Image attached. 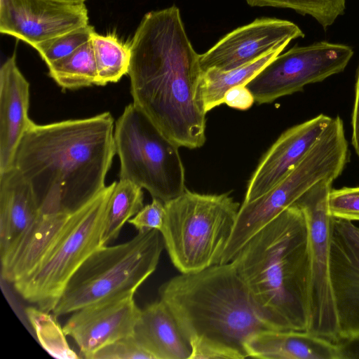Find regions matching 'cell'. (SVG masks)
<instances>
[{
  "label": "cell",
  "mask_w": 359,
  "mask_h": 359,
  "mask_svg": "<svg viewBox=\"0 0 359 359\" xmlns=\"http://www.w3.org/2000/svg\"><path fill=\"white\" fill-rule=\"evenodd\" d=\"M94 32V27L88 24L43 43L35 49L48 65L69 55L90 41Z\"/></svg>",
  "instance_id": "obj_28"
},
{
  "label": "cell",
  "mask_w": 359,
  "mask_h": 359,
  "mask_svg": "<svg viewBox=\"0 0 359 359\" xmlns=\"http://www.w3.org/2000/svg\"><path fill=\"white\" fill-rule=\"evenodd\" d=\"M85 1L0 0V32L34 48L88 23Z\"/></svg>",
  "instance_id": "obj_12"
},
{
  "label": "cell",
  "mask_w": 359,
  "mask_h": 359,
  "mask_svg": "<svg viewBox=\"0 0 359 359\" xmlns=\"http://www.w3.org/2000/svg\"><path fill=\"white\" fill-rule=\"evenodd\" d=\"M133 336L153 359H190L192 353L189 337L161 299L140 309Z\"/></svg>",
  "instance_id": "obj_18"
},
{
  "label": "cell",
  "mask_w": 359,
  "mask_h": 359,
  "mask_svg": "<svg viewBox=\"0 0 359 359\" xmlns=\"http://www.w3.org/2000/svg\"><path fill=\"white\" fill-rule=\"evenodd\" d=\"M133 103L178 147L205 142L200 55L176 6L146 13L130 42Z\"/></svg>",
  "instance_id": "obj_1"
},
{
  "label": "cell",
  "mask_w": 359,
  "mask_h": 359,
  "mask_svg": "<svg viewBox=\"0 0 359 359\" xmlns=\"http://www.w3.org/2000/svg\"><path fill=\"white\" fill-rule=\"evenodd\" d=\"M336 344L339 359H359V337L340 339Z\"/></svg>",
  "instance_id": "obj_34"
},
{
  "label": "cell",
  "mask_w": 359,
  "mask_h": 359,
  "mask_svg": "<svg viewBox=\"0 0 359 359\" xmlns=\"http://www.w3.org/2000/svg\"><path fill=\"white\" fill-rule=\"evenodd\" d=\"M330 215L334 218L359 222V187L332 189L328 198Z\"/></svg>",
  "instance_id": "obj_29"
},
{
  "label": "cell",
  "mask_w": 359,
  "mask_h": 359,
  "mask_svg": "<svg viewBox=\"0 0 359 359\" xmlns=\"http://www.w3.org/2000/svg\"><path fill=\"white\" fill-rule=\"evenodd\" d=\"M333 182H319L294 204L303 212L307 224L310 275L307 332L337 343L339 323L330 274L332 217L328 208Z\"/></svg>",
  "instance_id": "obj_10"
},
{
  "label": "cell",
  "mask_w": 359,
  "mask_h": 359,
  "mask_svg": "<svg viewBox=\"0 0 359 359\" xmlns=\"http://www.w3.org/2000/svg\"><path fill=\"white\" fill-rule=\"evenodd\" d=\"M153 359L129 336L109 344L94 353L89 359Z\"/></svg>",
  "instance_id": "obj_30"
},
{
  "label": "cell",
  "mask_w": 359,
  "mask_h": 359,
  "mask_svg": "<svg viewBox=\"0 0 359 359\" xmlns=\"http://www.w3.org/2000/svg\"><path fill=\"white\" fill-rule=\"evenodd\" d=\"M251 6L290 8L309 15L324 28L332 25L345 10L346 0H245Z\"/></svg>",
  "instance_id": "obj_27"
},
{
  "label": "cell",
  "mask_w": 359,
  "mask_h": 359,
  "mask_svg": "<svg viewBox=\"0 0 359 359\" xmlns=\"http://www.w3.org/2000/svg\"><path fill=\"white\" fill-rule=\"evenodd\" d=\"M114 127L108 111L44 125L32 121L13 168L30 185L41 212L72 214L106 187L116 154Z\"/></svg>",
  "instance_id": "obj_2"
},
{
  "label": "cell",
  "mask_w": 359,
  "mask_h": 359,
  "mask_svg": "<svg viewBox=\"0 0 359 359\" xmlns=\"http://www.w3.org/2000/svg\"><path fill=\"white\" fill-rule=\"evenodd\" d=\"M158 294L191 341L190 359L249 358L252 337L278 330L257 310L232 262L176 276Z\"/></svg>",
  "instance_id": "obj_3"
},
{
  "label": "cell",
  "mask_w": 359,
  "mask_h": 359,
  "mask_svg": "<svg viewBox=\"0 0 359 359\" xmlns=\"http://www.w3.org/2000/svg\"><path fill=\"white\" fill-rule=\"evenodd\" d=\"M67 1H85L86 0H67Z\"/></svg>",
  "instance_id": "obj_35"
},
{
  "label": "cell",
  "mask_w": 359,
  "mask_h": 359,
  "mask_svg": "<svg viewBox=\"0 0 359 359\" xmlns=\"http://www.w3.org/2000/svg\"><path fill=\"white\" fill-rule=\"evenodd\" d=\"M39 212L34 194L14 168L0 173V258L15 248Z\"/></svg>",
  "instance_id": "obj_20"
},
{
  "label": "cell",
  "mask_w": 359,
  "mask_h": 359,
  "mask_svg": "<svg viewBox=\"0 0 359 359\" xmlns=\"http://www.w3.org/2000/svg\"><path fill=\"white\" fill-rule=\"evenodd\" d=\"M349 159L344 121L337 116L332 118L305 156L280 182L256 199L242 203L219 264L231 262L254 235L317 183L337 180Z\"/></svg>",
  "instance_id": "obj_6"
},
{
  "label": "cell",
  "mask_w": 359,
  "mask_h": 359,
  "mask_svg": "<svg viewBox=\"0 0 359 359\" xmlns=\"http://www.w3.org/2000/svg\"><path fill=\"white\" fill-rule=\"evenodd\" d=\"M304 36L294 22L271 18H257L226 34L200 55L203 72L210 68L228 71L251 63L293 39Z\"/></svg>",
  "instance_id": "obj_13"
},
{
  "label": "cell",
  "mask_w": 359,
  "mask_h": 359,
  "mask_svg": "<svg viewBox=\"0 0 359 359\" xmlns=\"http://www.w3.org/2000/svg\"><path fill=\"white\" fill-rule=\"evenodd\" d=\"M351 144L359 158V69L355 85V98L351 115Z\"/></svg>",
  "instance_id": "obj_33"
},
{
  "label": "cell",
  "mask_w": 359,
  "mask_h": 359,
  "mask_svg": "<svg viewBox=\"0 0 359 359\" xmlns=\"http://www.w3.org/2000/svg\"><path fill=\"white\" fill-rule=\"evenodd\" d=\"M240 207L229 193L202 194L187 189L165 203L160 232L170 260L181 273L219 264Z\"/></svg>",
  "instance_id": "obj_7"
},
{
  "label": "cell",
  "mask_w": 359,
  "mask_h": 359,
  "mask_svg": "<svg viewBox=\"0 0 359 359\" xmlns=\"http://www.w3.org/2000/svg\"><path fill=\"white\" fill-rule=\"evenodd\" d=\"M47 66L48 75L63 89L96 85L97 73L91 40Z\"/></svg>",
  "instance_id": "obj_24"
},
{
  "label": "cell",
  "mask_w": 359,
  "mask_h": 359,
  "mask_svg": "<svg viewBox=\"0 0 359 359\" xmlns=\"http://www.w3.org/2000/svg\"><path fill=\"white\" fill-rule=\"evenodd\" d=\"M284 49L272 51L258 60L228 71L210 68L203 72L202 92L205 111L224 104L226 93L231 88L245 86Z\"/></svg>",
  "instance_id": "obj_22"
},
{
  "label": "cell",
  "mask_w": 359,
  "mask_h": 359,
  "mask_svg": "<svg viewBox=\"0 0 359 359\" xmlns=\"http://www.w3.org/2000/svg\"><path fill=\"white\" fill-rule=\"evenodd\" d=\"M356 229H357L358 234V236H359V226H357Z\"/></svg>",
  "instance_id": "obj_36"
},
{
  "label": "cell",
  "mask_w": 359,
  "mask_h": 359,
  "mask_svg": "<svg viewBox=\"0 0 359 359\" xmlns=\"http://www.w3.org/2000/svg\"><path fill=\"white\" fill-rule=\"evenodd\" d=\"M72 214L39 210L13 250L1 259V278L13 283L35 269L56 243Z\"/></svg>",
  "instance_id": "obj_19"
},
{
  "label": "cell",
  "mask_w": 359,
  "mask_h": 359,
  "mask_svg": "<svg viewBox=\"0 0 359 359\" xmlns=\"http://www.w3.org/2000/svg\"><path fill=\"white\" fill-rule=\"evenodd\" d=\"M91 41L97 67L96 86L118 82L128 74L130 65V45L114 34L102 35L94 32Z\"/></svg>",
  "instance_id": "obj_25"
},
{
  "label": "cell",
  "mask_w": 359,
  "mask_h": 359,
  "mask_svg": "<svg viewBox=\"0 0 359 359\" xmlns=\"http://www.w3.org/2000/svg\"><path fill=\"white\" fill-rule=\"evenodd\" d=\"M119 180H127L166 203L181 195L185 170L179 147L165 137L133 103L115 122Z\"/></svg>",
  "instance_id": "obj_9"
},
{
  "label": "cell",
  "mask_w": 359,
  "mask_h": 359,
  "mask_svg": "<svg viewBox=\"0 0 359 359\" xmlns=\"http://www.w3.org/2000/svg\"><path fill=\"white\" fill-rule=\"evenodd\" d=\"M165 215V203L153 198L151 203L143 206L128 222L138 231L149 229H157L160 231L163 225Z\"/></svg>",
  "instance_id": "obj_31"
},
{
  "label": "cell",
  "mask_w": 359,
  "mask_h": 359,
  "mask_svg": "<svg viewBox=\"0 0 359 359\" xmlns=\"http://www.w3.org/2000/svg\"><path fill=\"white\" fill-rule=\"evenodd\" d=\"M165 248L157 229L95 250L67 283L51 312L56 318L117 297L135 294L156 270Z\"/></svg>",
  "instance_id": "obj_5"
},
{
  "label": "cell",
  "mask_w": 359,
  "mask_h": 359,
  "mask_svg": "<svg viewBox=\"0 0 359 359\" xmlns=\"http://www.w3.org/2000/svg\"><path fill=\"white\" fill-rule=\"evenodd\" d=\"M142 188L127 180L116 182L109 197L101 234V246L116 240L128 220L144 206Z\"/></svg>",
  "instance_id": "obj_23"
},
{
  "label": "cell",
  "mask_w": 359,
  "mask_h": 359,
  "mask_svg": "<svg viewBox=\"0 0 359 359\" xmlns=\"http://www.w3.org/2000/svg\"><path fill=\"white\" fill-rule=\"evenodd\" d=\"M249 358L263 359H339L337 345L307 331L266 330L246 344Z\"/></svg>",
  "instance_id": "obj_21"
},
{
  "label": "cell",
  "mask_w": 359,
  "mask_h": 359,
  "mask_svg": "<svg viewBox=\"0 0 359 359\" xmlns=\"http://www.w3.org/2000/svg\"><path fill=\"white\" fill-rule=\"evenodd\" d=\"M135 294L117 297L72 313L63 326L83 358L89 359L99 349L133 335L140 309Z\"/></svg>",
  "instance_id": "obj_15"
},
{
  "label": "cell",
  "mask_w": 359,
  "mask_h": 359,
  "mask_svg": "<svg viewBox=\"0 0 359 359\" xmlns=\"http://www.w3.org/2000/svg\"><path fill=\"white\" fill-rule=\"evenodd\" d=\"M356 228L353 222L332 217L330 274L339 341L359 337V236Z\"/></svg>",
  "instance_id": "obj_14"
},
{
  "label": "cell",
  "mask_w": 359,
  "mask_h": 359,
  "mask_svg": "<svg viewBox=\"0 0 359 359\" xmlns=\"http://www.w3.org/2000/svg\"><path fill=\"white\" fill-rule=\"evenodd\" d=\"M332 118L320 114L284 131L253 172L243 202L256 199L280 182L312 148Z\"/></svg>",
  "instance_id": "obj_16"
},
{
  "label": "cell",
  "mask_w": 359,
  "mask_h": 359,
  "mask_svg": "<svg viewBox=\"0 0 359 359\" xmlns=\"http://www.w3.org/2000/svg\"><path fill=\"white\" fill-rule=\"evenodd\" d=\"M353 55L351 47L326 41L294 46L276 56L245 86L255 102L271 103L343 72Z\"/></svg>",
  "instance_id": "obj_11"
},
{
  "label": "cell",
  "mask_w": 359,
  "mask_h": 359,
  "mask_svg": "<svg viewBox=\"0 0 359 359\" xmlns=\"http://www.w3.org/2000/svg\"><path fill=\"white\" fill-rule=\"evenodd\" d=\"M254 102V97L245 86H238L229 89L224 98V104L239 110L248 109Z\"/></svg>",
  "instance_id": "obj_32"
},
{
  "label": "cell",
  "mask_w": 359,
  "mask_h": 359,
  "mask_svg": "<svg viewBox=\"0 0 359 359\" xmlns=\"http://www.w3.org/2000/svg\"><path fill=\"white\" fill-rule=\"evenodd\" d=\"M25 311L40 344L49 355L58 359L80 358L69 346L63 327L53 313L32 306L27 307Z\"/></svg>",
  "instance_id": "obj_26"
},
{
  "label": "cell",
  "mask_w": 359,
  "mask_h": 359,
  "mask_svg": "<svg viewBox=\"0 0 359 359\" xmlns=\"http://www.w3.org/2000/svg\"><path fill=\"white\" fill-rule=\"evenodd\" d=\"M231 262L266 321L278 330L307 331L308 231L305 216L297 205L259 230Z\"/></svg>",
  "instance_id": "obj_4"
},
{
  "label": "cell",
  "mask_w": 359,
  "mask_h": 359,
  "mask_svg": "<svg viewBox=\"0 0 359 359\" xmlns=\"http://www.w3.org/2000/svg\"><path fill=\"white\" fill-rule=\"evenodd\" d=\"M116 182L73 212L48 253L31 273L13 283L17 292L36 307L52 312L67 283L81 264L102 247L101 234Z\"/></svg>",
  "instance_id": "obj_8"
},
{
  "label": "cell",
  "mask_w": 359,
  "mask_h": 359,
  "mask_svg": "<svg viewBox=\"0 0 359 359\" xmlns=\"http://www.w3.org/2000/svg\"><path fill=\"white\" fill-rule=\"evenodd\" d=\"M16 50L0 68V173L13 168L18 147L32 123L29 83L19 69Z\"/></svg>",
  "instance_id": "obj_17"
}]
</instances>
